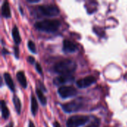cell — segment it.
<instances>
[{
    "mask_svg": "<svg viewBox=\"0 0 127 127\" xmlns=\"http://www.w3.org/2000/svg\"><path fill=\"white\" fill-rule=\"evenodd\" d=\"M54 127H61V126H60V124L58 122L55 121L54 124Z\"/></svg>",
    "mask_w": 127,
    "mask_h": 127,
    "instance_id": "cell-22",
    "label": "cell"
},
{
    "mask_svg": "<svg viewBox=\"0 0 127 127\" xmlns=\"http://www.w3.org/2000/svg\"><path fill=\"white\" fill-rule=\"evenodd\" d=\"M31 112L33 115H36L37 111H38V103L36 100V98L33 96H31Z\"/></svg>",
    "mask_w": 127,
    "mask_h": 127,
    "instance_id": "cell-15",
    "label": "cell"
},
{
    "mask_svg": "<svg viewBox=\"0 0 127 127\" xmlns=\"http://www.w3.org/2000/svg\"><path fill=\"white\" fill-rule=\"evenodd\" d=\"M12 36L16 44H19L21 42V36L19 32V29L16 26H14L12 29Z\"/></svg>",
    "mask_w": 127,
    "mask_h": 127,
    "instance_id": "cell-14",
    "label": "cell"
},
{
    "mask_svg": "<svg viewBox=\"0 0 127 127\" xmlns=\"http://www.w3.org/2000/svg\"><path fill=\"white\" fill-rule=\"evenodd\" d=\"M28 127H34V124H33L32 121H29V125H28Z\"/></svg>",
    "mask_w": 127,
    "mask_h": 127,
    "instance_id": "cell-26",
    "label": "cell"
},
{
    "mask_svg": "<svg viewBox=\"0 0 127 127\" xmlns=\"http://www.w3.org/2000/svg\"><path fill=\"white\" fill-rule=\"evenodd\" d=\"M6 127H13V123L12 122H10V123H9V124Z\"/></svg>",
    "mask_w": 127,
    "mask_h": 127,
    "instance_id": "cell-27",
    "label": "cell"
},
{
    "mask_svg": "<svg viewBox=\"0 0 127 127\" xmlns=\"http://www.w3.org/2000/svg\"><path fill=\"white\" fill-rule=\"evenodd\" d=\"M74 80V77L71 75H60L54 79L53 83L55 85H63L65 83H72Z\"/></svg>",
    "mask_w": 127,
    "mask_h": 127,
    "instance_id": "cell-8",
    "label": "cell"
},
{
    "mask_svg": "<svg viewBox=\"0 0 127 127\" xmlns=\"http://www.w3.org/2000/svg\"><path fill=\"white\" fill-rule=\"evenodd\" d=\"M1 116L4 119L8 118L10 115V112L8 108L7 107V105L4 100L1 101Z\"/></svg>",
    "mask_w": 127,
    "mask_h": 127,
    "instance_id": "cell-13",
    "label": "cell"
},
{
    "mask_svg": "<svg viewBox=\"0 0 127 127\" xmlns=\"http://www.w3.org/2000/svg\"><path fill=\"white\" fill-rule=\"evenodd\" d=\"M27 60H28V62L29 63H31V64H33V63H35V60H34V58H33V57H31V56L28 57Z\"/></svg>",
    "mask_w": 127,
    "mask_h": 127,
    "instance_id": "cell-20",
    "label": "cell"
},
{
    "mask_svg": "<svg viewBox=\"0 0 127 127\" xmlns=\"http://www.w3.org/2000/svg\"><path fill=\"white\" fill-rule=\"evenodd\" d=\"M60 26V22L57 19H45L35 23V27L42 31L55 32Z\"/></svg>",
    "mask_w": 127,
    "mask_h": 127,
    "instance_id": "cell-2",
    "label": "cell"
},
{
    "mask_svg": "<svg viewBox=\"0 0 127 127\" xmlns=\"http://www.w3.org/2000/svg\"><path fill=\"white\" fill-rule=\"evenodd\" d=\"M63 50L66 53H73L77 51V45L71 40L65 39L63 43Z\"/></svg>",
    "mask_w": 127,
    "mask_h": 127,
    "instance_id": "cell-9",
    "label": "cell"
},
{
    "mask_svg": "<svg viewBox=\"0 0 127 127\" xmlns=\"http://www.w3.org/2000/svg\"><path fill=\"white\" fill-rule=\"evenodd\" d=\"M39 12L45 16H55L60 13V10L55 4H42L38 7Z\"/></svg>",
    "mask_w": 127,
    "mask_h": 127,
    "instance_id": "cell-4",
    "label": "cell"
},
{
    "mask_svg": "<svg viewBox=\"0 0 127 127\" xmlns=\"http://www.w3.org/2000/svg\"><path fill=\"white\" fill-rule=\"evenodd\" d=\"M4 81L7 84V86H8V88L12 91V92H14L15 91V85L13 83V81L10 75V74L5 72L4 73Z\"/></svg>",
    "mask_w": 127,
    "mask_h": 127,
    "instance_id": "cell-12",
    "label": "cell"
},
{
    "mask_svg": "<svg viewBox=\"0 0 127 127\" xmlns=\"http://www.w3.org/2000/svg\"><path fill=\"white\" fill-rule=\"evenodd\" d=\"M58 94L63 98H68L74 97L77 94V89L71 86H63L59 88Z\"/></svg>",
    "mask_w": 127,
    "mask_h": 127,
    "instance_id": "cell-6",
    "label": "cell"
},
{
    "mask_svg": "<svg viewBox=\"0 0 127 127\" xmlns=\"http://www.w3.org/2000/svg\"><path fill=\"white\" fill-rule=\"evenodd\" d=\"M54 69L61 75H71L77 69V63L72 60H63L56 63Z\"/></svg>",
    "mask_w": 127,
    "mask_h": 127,
    "instance_id": "cell-1",
    "label": "cell"
},
{
    "mask_svg": "<svg viewBox=\"0 0 127 127\" xmlns=\"http://www.w3.org/2000/svg\"><path fill=\"white\" fill-rule=\"evenodd\" d=\"M83 105V100L81 98H79V99L72 100L71 102L62 105V108L65 112L70 113V112L79 111L82 108Z\"/></svg>",
    "mask_w": 127,
    "mask_h": 127,
    "instance_id": "cell-5",
    "label": "cell"
},
{
    "mask_svg": "<svg viewBox=\"0 0 127 127\" xmlns=\"http://www.w3.org/2000/svg\"><path fill=\"white\" fill-rule=\"evenodd\" d=\"M1 15L4 18H10L11 16L10 9L7 1H4L1 5Z\"/></svg>",
    "mask_w": 127,
    "mask_h": 127,
    "instance_id": "cell-10",
    "label": "cell"
},
{
    "mask_svg": "<svg viewBox=\"0 0 127 127\" xmlns=\"http://www.w3.org/2000/svg\"><path fill=\"white\" fill-rule=\"evenodd\" d=\"M98 127V124H92V125H90V126H89V127Z\"/></svg>",
    "mask_w": 127,
    "mask_h": 127,
    "instance_id": "cell-24",
    "label": "cell"
},
{
    "mask_svg": "<svg viewBox=\"0 0 127 127\" xmlns=\"http://www.w3.org/2000/svg\"><path fill=\"white\" fill-rule=\"evenodd\" d=\"M13 104L15 106V109H16V111L17 112L18 115L20 114L21 112V109H22V105H21V102L19 99V97L16 96V95H14L13 97Z\"/></svg>",
    "mask_w": 127,
    "mask_h": 127,
    "instance_id": "cell-17",
    "label": "cell"
},
{
    "mask_svg": "<svg viewBox=\"0 0 127 127\" xmlns=\"http://www.w3.org/2000/svg\"><path fill=\"white\" fill-rule=\"evenodd\" d=\"M2 53H3L4 54H5L6 53H7V54H9V51H8L7 50H6L5 48H3V50H2Z\"/></svg>",
    "mask_w": 127,
    "mask_h": 127,
    "instance_id": "cell-25",
    "label": "cell"
},
{
    "mask_svg": "<svg viewBox=\"0 0 127 127\" xmlns=\"http://www.w3.org/2000/svg\"><path fill=\"white\" fill-rule=\"evenodd\" d=\"M36 71H38L39 74H42V67H41V65H40V64L39 63H36Z\"/></svg>",
    "mask_w": 127,
    "mask_h": 127,
    "instance_id": "cell-19",
    "label": "cell"
},
{
    "mask_svg": "<svg viewBox=\"0 0 127 127\" xmlns=\"http://www.w3.org/2000/svg\"><path fill=\"white\" fill-rule=\"evenodd\" d=\"M16 79L19 81V83L22 87H23L24 89H25L27 87V85H28L27 80H26L25 73L22 71H19L16 73Z\"/></svg>",
    "mask_w": 127,
    "mask_h": 127,
    "instance_id": "cell-11",
    "label": "cell"
},
{
    "mask_svg": "<svg viewBox=\"0 0 127 127\" xmlns=\"http://www.w3.org/2000/svg\"><path fill=\"white\" fill-rule=\"evenodd\" d=\"M96 82V79L94 76H87L84 78L80 79L77 81V86L80 89H85Z\"/></svg>",
    "mask_w": 127,
    "mask_h": 127,
    "instance_id": "cell-7",
    "label": "cell"
},
{
    "mask_svg": "<svg viewBox=\"0 0 127 127\" xmlns=\"http://www.w3.org/2000/svg\"><path fill=\"white\" fill-rule=\"evenodd\" d=\"M89 121V117L87 115H73L67 120L66 126L67 127H80Z\"/></svg>",
    "mask_w": 127,
    "mask_h": 127,
    "instance_id": "cell-3",
    "label": "cell"
},
{
    "mask_svg": "<svg viewBox=\"0 0 127 127\" xmlns=\"http://www.w3.org/2000/svg\"><path fill=\"white\" fill-rule=\"evenodd\" d=\"M14 50H15V56L16 58H19V48L17 46L14 47Z\"/></svg>",
    "mask_w": 127,
    "mask_h": 127,
    "instance_id": "cell-21",
    "label": "cell"
},
{
    "mask_svg": "<svg viewBox=\"0 0 127 127\" xmlns=\"http://www.w3.org/2000/svg\"><path fill=\"white\" fill-rule=\"evenodd\" d=\"M39 0H33V1L28 0V2H29V3H36V2H39Z\"/></svg>",
    "mask_w": 127,
    "mask_h": 127,
    "instance_id": "cell-23",
    "label": "cell"
},
{
    "mask_svg": "<svg viewBox=\"0 0 127 127\" xmlns=\"http://www.w3.org/2000/svg\"><path fill=\"white\" fill-rule=\"evenodd\" d=\"M28 49L32 53H36V45H35L34 42L32 40H28Z\"/></svg>",
    "mask_w": 127,
    "mask_h": 127,
    "instance_id": "cell-18",
    "label": "cell"
},
{
    "mask_svg": "<svg viewBox=\"0 0 127 127\" xmlns=\"http://www.w3.org/2000/svg\"><path fill=\"white\" fill-rule=\"evenodd\" d=\"M36 95H37V97H38V98H39L40 103H41L42 105L45 106V105L47 104V99H46L45 96L44 95L43 92H42V90H41L40 89H36Z\"/></svg>",
    "mask_w": 127,
    "mask_h": 127,
    "instance_id": "cell-16",
    "label": "cell"
}]
</instances>
